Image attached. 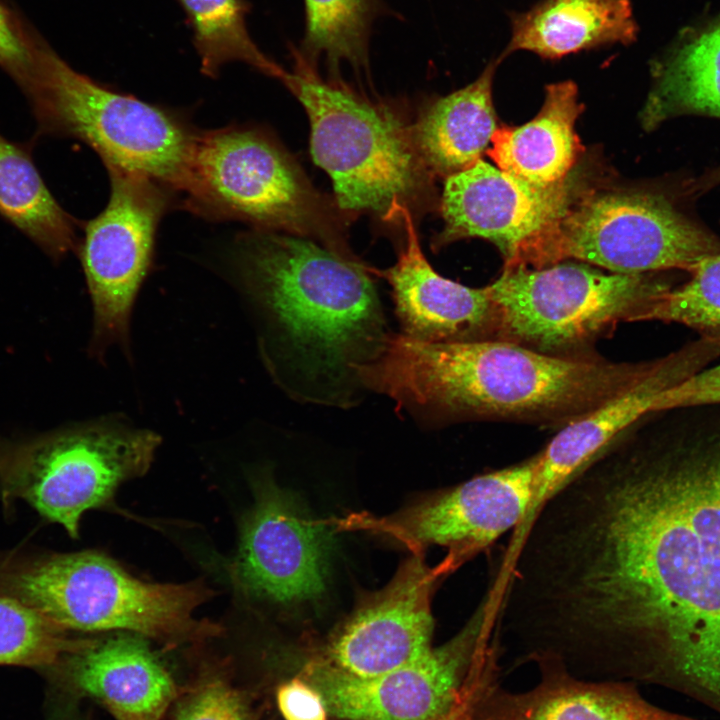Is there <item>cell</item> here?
Returning a JSON list of instances; mask_svg holds the SVG:
<instances>
[{"instance_id": "1", "label": "cell", "mask_w": 720, "mask_h": 720, "mask_svg": "<svg viewBox=\"0 0 720 720\" xmlns=\"http://www.w3.org/2000/svg\"><path fill=\"white\" fill-rule=\"evenodd\" d=\"M655 416L548 501L537 596L550 629L597 669L720 715V404Z\"/></svg>"}, {"instance_id": "2", "label": "cell", "mask_w": 720, "mask_h": 720, "mask_svg": "<svg viewBox=\"0 0 720 720\" xmlns=\"http://www.w3.org/2000/svg\"><path fill=\"white\" fill-rule=\"evenodd\" d=\"M236 260L281 387L304 403L358 404L366 391L358 370L392 333L372 268L309 238L257 229L239 237Z\"/></svg>"}, {"instance_id": "3", "label": "cell", "mask_w": 720, "mask_h": 720, "mask_svg": "<svg viewBox=\"0 0 720 720\" xmlns=\"http://www.w3.org/2000/svg\"><path fill=\"white\" fill-rule=\"evenodd\" d=\"M653 360L562 356L496 338L434 343L391 333L358 371L419 424L494 419L567 425L648 371Z\"/></svg>"}, {"instance_id": "4", "label": "cell", "mask_w": 720, "mask_h": 720, "mask_svg": "<svg viewBox=\"0 0 720 720\" xmlns=\"http://www.w3.org/2000/svg\"><path fill=\"white\" fill-rule=\"evenodd\" d=\"M285 86L305 108L314 162L330 176L340 209L403 220L423 208L431 173L410 128L386 107L360 97L339 81L324 80L297 49Z\"/></svg>"}, {"instance_id": "5", "label": "cell", "mask_w": 720, "mask_h": 720, "mask_svg": "<svg viewBox=\"0 0 720 720\" xmlns=\"http://www.w3.org/2000/svg\"><path fill=\"white\" fill-rule=\"evenodd\" d=\"M7 596L64 630L120 631L167 644L218 636L195 612L214 591L203 581H142L97 551L51 555L3 574Z\"/></svg>"}, {"instance_id": "6", "label": "cell", "mask_w": 720, "mask_h": 720, "mask_svg": "<svg viewBox=\"0 0 720 720\" xmlns=\"http://www.w3.org/2000/svg\"><path fill=\"white\" fill-rule=\"evenodd\" d=\"M23 94L37 138L77 139L105 166L148 176L178 198L198 133L180 115L76 71L43 39L35 76Z\"/></svg>"}, {"instance_id": "7", "label": "cell", "mask_w": 720, "mask_h": 720, "mask_svg": "<svg viewBox=\"0 0 720 720\" xmlns=\"http://www.w3.org/2000/svg\"><path fill=\"white\" fill-rule=\"evenodd\" d=\"M178 203L208 220L315 238L355 258L327 201L290 155L256 128L198 130Z\"/></svg>"}, {"instance_id": "8", "label": "cell", "mask_w": 720, "mask_h": 720, "mask_svg": "<svg viewBox=\"0 0 720 720\" xmlns=\"http://www.w3.org/2000/svg\"><path fill=\"white\" fill-rule=\"evenodd\" d=\"M719 254L720 239L665 195L622 190L571 202L504 267L539 268L573 259L613 273H689Z\"/></svg>"}, {"instance_id": "9", "label": "cell", "mask_w": 720, "mask_h": 720, "mask_svg": "<svg viewBox=\"0 0 720 720\" xmlns=\"http://www.w3.org/2000/svg\"><path fill=\"white\" fill-rule=\"evenodd\" d=\"M674 285L660 273H606L562 261L539 268L504 267L486 287L498 312L496 339L578 356L617 324L644 321Z\"/></svg>"}, {"instance_id": "10", "label": "cell", "mask_w": 720, "mask_h": 720, "mask_svg": "<svg viewBox=\"0 0 720 720\" xmlns=\"http://www.w3.org/2000/svg\"><path fill=\"white\" fill-rule=\"evenodd\" d=\"M159 444L152 431L104 420L28 441H0L2 497L26 501L77 538L82 515L145 474Z\"/></svg>"}, {"instance_id": "11", "label": "cell", "mask_w": 720, "mask_h": 720, "mask_svg": "<svg viewBox=\"0 0 720 720\" xmlns=\"http://www.w3.org/2000/svg\"><path fill=\"white\" fill-rule=\"evenodd\" d=\"M498 657L484 601L457 636L408 665L362 678L321 662L307 678L340 719L467 720L481 690L497 678Z\"/></svg>"}, {"instance_id": "12", "label": "cell", "mask_w": 720, "mask_h": 720, "mask_svg": "<svg viewBox=\"0 0 720 720\" xmlns=\"http://www.w3.org/2000/svg\"><path fill=\"white\" fill-rule=\"evenodd\" d=\"M110 196L85 224L79 256L93 306L91 351L127 344L135 297L149 270L157 228L176 195L143 174L105 166Z\"/></svg>"}, {"instance_id": "13", "label": "cell", "mask_w": 720, "mask_h": 720, "mask_svg": "<svg viewBox=\"0 0 720 720\" xmlns=\"http://www.w3.org/2000/svg\"><path fill=\"white\" fill-rule=\"evenodd\" d=\"M231 564L243 595L277 604L319 596L325 588L329 534L269 475L254 481Z\"/></svg>"}, {"instance_id": "14", "label": "cell", "mask_w": 720, "mask_h": 720, "mask_svg": "<svg viewBox=\"0 0 720 720\" xmlns=\"http://www.w3.org/2000/svg\"><path fill=\"white\" fill-rule=\"evenodd\" d=\"M539 463L540 452L369 520L367 527L415 548L441 545L475 552L521 526L534 498Z\"/></svg>"}, {"instance_id": "15", "label": "cell", "mask_w": 720, "mask_h": 720, "mask_svg": "<svg viewBox=\"0 0 720 720\" xmlns=\"http://www.w3.org/2000/svg\"><path fill=\"white\" fill-rule=\"evenodd\" d=\"M720 358V338L698 337L665 356L628 387L563 426L540 451L535 494L519 528L524 532L544 504L571 476L645 416L660 395Z\"/></svg>"}, {"instance_id": "16", "label": "cell", "mask_w": 720, "mask_h": 720, "mask_svg": "<svg viewBox=\"0 0 720 720\" xmlns=\"http://www.w3.org/2000/svg\"><path fill=\"white\" fill-rule=\"evenodd\" d=\"M432 571L407 559L380 590L362 599L334 634L328 664L356 677L379 676L432 650Z\"/></svg>"}, {"instance_id": "17", "label": "cell", "mask_w": 720, "mask_h": 720, "mask_svg": "<svg viewBox=\"0 0 720 720\" xmlns=\"http://www.w3.org/2000/svg\"><path fill=\"white\" fill-rule=\"evenodd\" d=\"M570 203L566 181L536 187L480 159L446 177L441 197L444 229L434 247L479 237L497 246L507 262Z\"/></svg>"}, {"instance_id": "18", "label": "cell", "mask_w": 720, "mask_h": 720, "mask_svg": "<svg viewBox=\"0 0 720 720\" xmlns=\"http://www.w3.org/2000/svg\"><path fill=\"white\" fill-rule=\"evenodd\" d=\"M403 224L406 240L395 265L372 269L391 286L401 333L434 343L496 338L498 312L487 287H468L438 274L421 250L410 212Z\"/></svg>"}, {"instance_id": "19", "label": "cell", "mask_w": 720, "mask_h": 720, "mask_svg": "<svg viewBox=\"0 0 720 720\" xmlns=\"http://www.w3.org/2000/svg\"><path fill=\"white\" fill-rule=\"evenodd\" d=\"M536 687L510 693L493 680L475 700L467 720H703L658 707L633 682H585L551 656H536Z\"/></svg>"}, {"instance_id": "20", "label": "cell", "mask_w": 720, "mask_h": 720, "mask_svg": "<svg viewBox=\"0 0 720 720\" xmlns=\"http://www.w3.org/2000/svg\"><path fill=\"white\" fill-rule=\"evenodd\" d=\"M143 638L122 632L87 640L67 655L74 686L116 720H160L177 695L173 678Z\"/></svg>"}, {"instance_id": "21", "label": "cell", "mask_w": 720, "mask_h": 720, "mask_svg": "<svg viewBox=\"0 0 720 720\" xmlns=\"http://www.w3.org/2000/svg\"><path fill=\"white\" fill-rule=\"evenodd\" d=\"M582 109L574 82L549 84L539 113L521 126L497 127L487 154L498 168L533 186L561 184L582 151L575 131Z\"/></svg>"}, {"instance_id": "22", "label": "cell", "mask_w": 720, "mask_h": 720, "mask_svg": "<svg viewBox=\"0 0 720 720\" xmlns=\"http://www.w3.org/2000/svg\"><path fill=\"white\" fill-rule=\"evenodd\" d=\"M631 0H542L511 18L505 55L529 51L544 59L635 40Z\"/></svg>"}, {"instance_id": "23", "label": "cell", "mask_w": 720, "mask_h": 720, "mask_svg": "<svg viewBox=\"0 0 720 720\" xmlns=\"http://www.w3.org/2000/svg\"><path fill=\"white\" fill-rule=\"evenodd\" d=\"M498 61L472 83L440 97L410 128L414 147L432 174L450 176L481 159L497 129L492 80Z\"/></svg>"}, {"instance_id": "24", "label": "cell", "mask_w": 720, "mask_h": 720, "mask_svg": "<svg viewBox=\"0 0 720 720\" xmlns=\"http://www.w3.org/2000/svg\"><path fill=\"white\" fill-rule=\"evenodd\" d=\"M653 74L640 113L644 129L682 115L720 119V19L675 49Z\"/></svg>"}, {"instance_id": "25", "label": "cell", "mask_w": 720, "mask_h": 720, "mask_svg": "<svg viewBox=\"0 0 720 720\" xmlns=\"http://www.w3.org/2000/svg\"><path fill=\"white\" fill-rule=\"evenodd\" d=\"M30 149L0 134V216L54 261L77 246V222L52 195Z\"/></svg>"}, {"instance_id": "26", "label": "cell", "mask_w": 720, "mask_h": 720, "mask_svg": "<svg viewBox=\"0 0 720 720\" xmlns=\"http://www.w3.org/2000/svg\"><path fill=\"white\" fill-rule=\"evenodd\" d=\"M177 1L190 24L202 74L215 78L225 65L241 62L285 84L289 72L261 51L250 35L246 0Z\"/></svg>"}, {"instance_id": "27", "label": "cell", "mask_w": 720, "mask_h": 720, "mask_svg": "<svg viewBox=\"0 0 720 720\" xmlns=\"http://www.w3.org/2000/svg\"><path fill=\"white\" fill-rule=\"evenodd\" d=\"M305 29L299 53L310 63L324 57L336 77L341 62L366 71L378 0H304Z\"/></svg>"}, {"instance_id": "28", "label": "cell", "mask_w": 720, "mask_h": 720, "mask_svg": "<svg viewBox=\"0 0 720 720\" xmlns=\"http://www.w3.org/2000/svg\"><path fill=\"white\" fill-rule=\"evenodd\" d=\"M42 614L10 597L0 596V665L46 667L82 647Z\"/></svg>"}, {"instance_id": "29", "label": "cell", "mask_w": 720, "mask_h": 720, "mask_svg": "<svg viewBox=\"0 0 720 720\" xmlns=\"http://www.w3.org/2000/svg\"><path fill=\"white\" fill-rule=\"evenodd\" d=\"M649 309L644 321L677 323L699 337L720 338V254L698 264Z\"/></svg>"}, {"instance_id": "30", "label": "cell", "mask_w": 720, "mask_h": 720, "mask_svg": "<svg viewBox=\"0 0 720 720\" xmlns=\"http://www.w3.org/2000/svg\"><path fill=\"white\" fill-rule=\"evenodd\" d=\"M41 37L0 0V67L22 92L32 82Z\"/></svg>"}, {"instance_id": "31", "label": "cell", "mask_w": 720, "mask_h": 720, "mask_svg": "<svg viewBox=\"0 0 720 720\" xmlns=\"http://www.w3.org/2000/svg\"><path fill=\"white\" fill-rule=\"evenodd\" d=\"M174 720H252L240 693L221 679L199 684L178 703Z\"/></svg>"}, {"instance_id": "32", "label": "cell", "mask_w": 720, "mask_h": 720, "mask_svg": "<svg viewBox=\"0 0 720 720\" xmlns=\"http://www.w3.org/2000/svg\"><path fill=\"white\" fill-rule=\"evenodd\" d=\"M712 404H720V360L664 391L658 402V411Z\"/></svg>"}, {"instance_id": "33", "label": "cell", "mask_w": 720, "mask_h": 720, "mask_svg": "<svg viewBox=\"0 0 720 720\" xmlns=\"http://www.w3.org/2000/svg\"><path fill=\"white\" fill-rule=\"evenodd\" d=\"M279 709L286 720H326L321 695L310 684L294 679L280 687Z\"/></svg>"}, {"instance_id": "34", "label": "cell", "mask_w": 720, "mask_h": 720, "mask_svg": "<svg viewBox=\"0 0 720 720\" xmlns=\"http://www.w3.org/2000/svg\"><path fill=\"white\" fill-rule=\"evenodd\" d=\"M720 184V166L710 170L705 175L691 183V192H705Z\"/></svg>"}]
</instances>
